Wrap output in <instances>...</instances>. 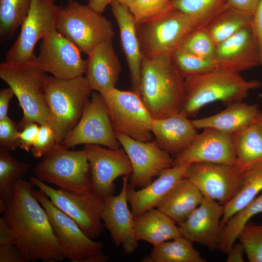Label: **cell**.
I'll list each match as a JSON object with an SVG mask.
<instances>
[{"mask_svg":"<svg viewBox=\"0 0 262 262\" xmlns=\"http://www.w3.org/2000/svg\"><path fill=\"white\" fill-rule=\"evenodd\" d=\"M192 164L174 165L162 170L158 177L147 186L139 190L128 183L127 196L134 216L157 208L173 186L185 178V173Z\"/></svg>","mask_w":262,"mask_h":262,"instance_id":"22","label":"cell"},{"mask_svg":"<svg viewBox=\"0 0 262 262\" xmlns=\"http://www.w3.org/2000/svg\"><path fill=\"white\" fill-rule=\"evenodd\" d=\"M214 60L218 68L239 73L259 65L258 48L250 26L217 45Z\"/></svg>","mask_w":262,"mask_h":262,"instance_id":"21","label":"cell"},{"mask_svg":"<svg viewBox=\"0 0 262 262\" xmlns=\"http://www.w3.org/2000/svg\"><path fill=\"white\" fill-rule=\"evenodd\" d=\"M250 27L258 48L259 65L262 66V0L253 14Z\"/></svg>","mask_w":262,"mask_h":262,"instance_id":"43","label":"cell"},{"mask_svg":"<svg viewBox=\"0 0 262 262\" xmlns=\"http://www.w3.org/2000/svg\"><path fill=\"white\" fill-rule=\"evenodd\" d=\"M38 179L76 194L93 189L91 170L85 150H71L57 143L34 168Z\"/></svg>","mask_w":262,"mask_h":262,"instance_id":"6","label":"cell"},{"mask_svg":"<svg viewBox=\"0 0 262 262\" xmlns=\"http://www.w3.org/2000/svg\"><path fill=\"white\" fill-rule=\"evenodd\" d=\"M30 181L56 207L74 220L89 238L94 240L101 235L103 230L101 217L103 198L93 189L76 195L54 189L35 176L31 177Z\"/></svg>","mask_w":262,"mask_h":262,"instance_id":"11","label":"cell"},{"mask_svg":"<svg viewBox=\"0 0 262 262\" xmlns=\"http://www.w3.org/2000/svg\"><path fill=\"white\" fill-rule=\"evenodd\" d=\"M32 0H0V41L10 40L21 26Z\"/></svg>","mask_w":262,"mask_h":262,"instance_id":"34","label":"cell"},{"mask_svg":"<svg viewBox=\"0 0 262 262\" xmlns=\"http://www.w3.org/2000/svg\"><path fill=\"white\" fill-rule=\"evenodd\" d=\"M245 253L243 245L240 242L234 244L228 252L227 262H244V255Z\"/></svg>","mask_w":262,"mask_h":262,"instance_id":"48","label":"cell"},{"mask_svg":"<svg viewBox=\"0 0 262 262\" xmlns=\"http://www.w3.org/2000/svg\"><path fill=\"white\" fill-rule=\"evenodd\" d=\"M57 143L56 132L49 124L40 125L38 135L31 152L35 157H42L50 151Z\"/></svg>","mask_w":262,"mask_h":262,"instance_id":"41","label":"cell"},{"mask_svg":"<svg viewBox=\"0 0 262 262\" xmlns=\"http://www.w3.org/2000/svg\"><path fill=\"white\" fill-rule=\"evenodd\" d=\"M116 0L119 2V3H121L122 4L128 7L133 0Z\"/></svg>","mask_w":262,"mask_h":262,"instance_id":"50","label":"cell"},{"mask_svg":"<svg viewBox=\"0 0 262 262\" xmlns=\"http://www.w3.org/2000/svg\"><path fill=\"white\" fill-rule=\"evenodd\" d=\"M256 123L259 124L262 127V112L261 111L258 114Z\"/></svg>","mask_w":262,"mask_h":262,"instance_id":"51","label":"cell"},{"mask_svg":"<svg viewBox=\"0 0 262 262\" xmlns=\"http://www.w3.org/2000/svg\"><path fill=\"white\" fill-rule=\"evenodd\" d=\"M110 5L118 27L120 43L129 67L132 90L139 94L143 53L137 24L127 6L115 0Z\"/></svg>","mask_w":262,"mask_h":262,"instance_id":"23","label":"cell"},{"mask_svg":"<svg viewBox=\"0 0 262 262\" xmlns=\"http://www.w3.org/2000/svg\"><path fill=\"white\" fill-rule=\"evenodd\" d=\"M34 185L17 181L2 213L15 244L27 262H58L65 258L48 214L36 198Z\"/></svg>","mask_w":262,"mask_h":262,"instance_id":"1","label":"cell"},{"mask_svg":"<svg viewBox=\"0 0 262 262\" xmlns=\"http://www.w3.org/2000/svg\"><path fill=\"white\" fill-rule=\"evenodd\" d=\"M260 111L257 105L240 101L215 115L191 120L196 129L210 128L234 134L256 123Z\"/></svg>","mask_w":262,"mask_h":262,"instance_id":"26","label":"cell"},{"mask_svg":"<svg viewBox=\"0 0 262 262\" xmlns=\"http://www.w3.org/2000/svg\"><path fill=\"white\" fill-rule=\"evenodd\" d=\"M87 55L84 77L92 90L101 93L115 88L121 66L112 40L99 44Z\"/></svg>","mask_w":262,"mask_h":262,"instance_id":"24","label":"cell"},{"mask_svg":"<svg viewBox=\"0 0 262 262\" xmlns=\"http://www.w3.org/2000/svg\"><path fill=\"white\" fill-rule=\"evenodd\" d=\"M157 208L134 217V230L138 241L147 242L153 246L182 236L179 226Z\"/></svg>","mask_w":262,"mask_h":262,"instance_id":"28","label":"cell"},{"mask_svg":"<svg viewBox=\"0 0 262 262\" xmlns=\"http://www.w3.org/2000/svg\"><path fill=\"white\" fill-rule=\"evenodd\" d=\"M193 242L181 236L153 246L142 262H206Z\"/></svg>","mask_w":262,"mask_h":262,"instance_id":"30","label":"cell"},{"mask_svg":"<svg viewBox=\"0 0 262 262\" xmlns=\"http://www.w3.org/2000/svg\"><path fill=\"white\" fill-rule=\"evenodd\" d=\"M223 213V205L203 196L199 205L184 222L178 225L181 235L210 250L218 248Z\"/></svg>","mask_w":262,"mask_h":262,"instance_id":"20","label":"cell"},{"mask_svg":"<svg viewBox=\"0 0 262 262\" xmlns=\"http://www.w3.org/2000/svg\"><path fill=\"white\" fill-rule=\"evenodd\" d=\"M47 73L36 56L25 62L0 64V78L13 90L23 111V117L17 125L19 131L30 123L50 124L45 98Z\"/></svg>","mask_w":262,"mask_h":262,"instance_id":"4","label":"cell"},{"mask_svg":"<svg viewBox=\"0 0 262 262\" xmlns=\"http://www.w3.org/2000/svg\"><path fill=\"white\" fill-rule=\"evenodd\" d=\"M100 94L115 132L141 141L152 140L153 118L139 94L115 87Z\"/></svg>","mask_w":262,"mask_h":262,"instance_id":"10","label":"cell"},{"mask_svg":"<svg viewBox=\"0 0 262 262\" xmlns=\"http://www.w3.org/2000/svg\"><path fill=\"white\" fill-rule=\"evenodd\" d=\"M229 7L253 15L260 0H227Z\"/></svg>","mask_w":262,"mask_h":262,"instance_id":"46","label":"cell"},{"mask_svg":"<svg viewBox=\"0 0 262 262\" xmlns=\"http://www.w3.org/2000/svg\"><path fill=\"white\" fill-rule=\"evenodd\" d=\"M18 126L9 117L0 120V146L9 151L19 147Z\"/></svg>","mask_w":262,"mask_h":262,"instance_id":"42","label":"cell"},{"mask_svg":"<svg viewBox=\"0 0 262 262\" xmlns=\"http://www.w3.org/2000/svg\"><path fill=\"white\" fill-rule=\"evenodd\" d=\"M262 191V164L242 173L241 187L234 197L224 205L220 225L223 228L228 220Z\"/></svg>","mask_w":262,"mask_h":262,"instance_id":"32","label":"cell"},{"mask_svg":"<svg viewBox=\"0 0 262 262\" xmlns=\"http://www.w3.org/2000/svg\"><path fill=\"white\" fill-rule=\"evenodd\" d=\"M238 239L243 245L249 262H262V224L248 223L241 231Z\"/></svg>","mask_w":262,"mask_h":262,"instance_id":"39","label":"cell"},{"mask_svg":"<svg viewBox=\"0 0 262 262\" xmlns=\"http://www.w3.org/2000/svg\"><path fill=\"white\" fill-rule=\"evenodd\" d=\"M57 31L87 55L99 44L112 40L115 34L109 20L75 0H67L61 8Z\"/></svg>","mask_w":262,"mask_h":262,"instance_id":"8","label":"cell"},{"mask_svg":"<svg viewBox=\"0 0 262 262\" xmlns=\"http://www.w3.org/2000/svg\"><path fill=\"white\" fill-rule=\"evenodd\" d=\"M34 195L46 211L65 259L71 262H106L103 244L89 238L78 225L56 207L39 190Z\"/></svg>","mask_w":262,"mask_h":262,"instance_id":"9","label":"cell"},{"mask_svg":"<svg viewBox=\"0 0 262 262\" xmlns=\"http://www.w3.org/2000/svg\"><path fill=\"white\" fill-rule=\"evenodd\" d=\"M31 164L12 157L0 147V199L7 202L15 184L26 175Z\"/></svg>","mask_w":262,"mask_h":262,"instance_id":"35","label":"cell"},{"mask_svg":"<svg viewBox=\"0 0 262 262\" xmlns=\"http://www.w3.org/2000/svg\"><path fill=\"white\" fill-rule=\"evenodd\" d=\"M262 213V193L235 213L222 228L218 247L228 253L243 228L254 215Z\"/></svg>","mask_w":262,"mask_h":262,"instance_id":"33","label":"cell"},{"mask_svg":"<svg viewBox=\"0 0 262 262\" xmlns=\"http://www.w3.org/2000/svg\"><path fill=\"white\" fill-rule=\"evenodd\" d=\"M60 144L68 148L79 145L121 147L100 93L92 92L78 123Z\"/></svg>","mask_w":262,"mask_h":262,"instance_id":"13","label":"cell"},{"mask_svg":"<svg viewBox=\"0 0 262 262\" xmlns=\"http://www.w3.org/2000/svg\"><path fill=\"white\" fill-rule=\"evenodd\" d=\"M129 175L124 176L121 190L103 198L101 217L109 231L113 244L122 246L124 252L133 253L138 246L134 230V217L129 209L127 189Z\"/></svg>","mask_w":262,"mask_h":262,"instance_id":"19","label":"cell"},{"mask_svg":"<svg viewBox=\"0 0 262 262\" xmlns=\"http://www.w3.org/2000/svg\"><path fill=\"white\" fill-rule=\"evenodd\" d=\"M184 80L171 53L143 55L139 94L153 119L180 112Z\"/></svg>","mask_w":262,"mask_h":262,"instance_id":"2","label":"cell"},{"mask_svg":"<svg viewBox=\"0 0 262 262\" xmlns=\"http://www.w3.org/2000/svg\"><path fill=\"white\" fill-rule=\"evenodd\" d=\"M179 47L200 57L214 59L216 46L204 27L190 34Z\"/></svg>","mask_w":262,"mask_h":262,"instance_id":"38","label":"cell"},{"mask_svg":"<svg viewBox=\"0 0 262 262\" xmlns=\"http://www.w3.org/2000/svg\"><path fill=\"white\" fill-rule=\"evenodd\" d=\"M61 8L55 0H32L19 34L7 51L4 62L19 63L35 57L34 49L37 42L57 30Z\"/></svg>","mask_w":262,"mask_h":262,"instance_id":"12","label":"cell"},{"mask_svg":"<svg viewBox=\"0 0 262 262\" xmlns=\"http://www.w3.org/2000/svg\"><path fill=\"white\" fill-rule=\"evenodd\" d=\"M83 149L90 165L92 188L102 198L114 194V181L118 177L132 173L131 161L122 147L85 145Z\"/></svg>","mask_w":262,"mask_h":262,"instance_id":"17","label":"cell"},{"mask_svg":"<svg viewBox=\"0 0 262 262\" xmlns=\"http://www.w3.org/2000/svg\"><path fill=\"white\" fill-rule=\"evenodd\" d=\"M36 59L46 72L57 78H74L85 72L86 61L81 51L57 30L41 39Z\"/></svg>","mask_w":262,"mask_h":262,"instance_id":"16","label":"cell"},{"mask_svg":"<svg viewBox=\"0 0 262 262\" xmlns=\"http://www.w3.org/2000/svg\"><path fill=\"white\" fill-rule=\"evenodd\" d=\"M92 91L83 76L68 79L48 76L45 98L60 143L78 123Z\"/></svg>","mask_w":262,"mask_h":262,"instance_id":"5","label":"cell"},{"mask_svg":"<svg viewBox=\"0 0 262 262\" xmlns=\"http://www.w3.org/2000/svg\"><path fill=\"white\" fill-rule=\"evenodd\" d=\"M0 262H27L21 251L12 243L0 246Z\"/></svg>","mask_w":262,"mask_h":262,"instance_id":"45","label":"cell"},{"mask_svg":"<svg viewBox=\"0 0 262 262\" xmlns=\"http://www.w3.org/2000/svg\"><path fill=\"white\" fill-rule=\"evenodd\" d=\"M252 16L227 6L204 28L216 46L242 29L249 27Z\"/></svg>","mask_w":262,"mask_h":262,"instance_id":"31","label":"cell"},{"mask_svg":"<svg viewBox=\"0 0 262 262\" xmlns=\"http://www.w3.org/2000/svg\"><path fill=\"white\" fill-rule=\"evenodd\" d=\"M203 198L198 188L184 178L173 186L157 208L180 225L199 205Z\"/></svg>","mask_w":262,"mask_h":262,"instance_id":"27","label":"cell"},{"mask_svg":"<svg viewBox=\"0 0 262 262\" xmlns=\"http://www.w3.org/2000/svg\"><path fill=\"white\" fill-rule=\"evenodd\" d=\"M209 22L171 5L158 16L137 24L143 55L171 53L190 34Z\"/></svg>","mask_w":262,"mask_h":262,"instance_id":"7","label":"cell"},{"mask_svg":"<svg viewBox=\"0 0 262 262\" xmlns=\"http://www.w3.org/2000/svg\"><path fill=\"white\" fill-rule=\"evenodd\" d=\"M13 90L9 87L0 91V120L8 116L9 102L14 96Z\"/></svg>","mask_w":262,"mask_h":262,"instance_id":"47","label":"cell"},{"mask_svg":"<svg viewBox=\"0 0 262 262\" xmlns=\"http://www.w3.org/2000/svg\"><path fill=\"white\" fill-rule=\"evenodd\" d=\"M236 161L233 134L207 128L197 133L186 148L174 156L173 166L197 163L235 165Z\"/></svg>","mask_w":262,"mask_h":262,"instance_id":"18","label":"cell"},{"mask_svg":"<svg viewBox=\"0 0 262 262\" xmlns=\"http://www.w3.org/2000/svg\"><path fill=\"white\" fill-rule=\"evenodd\" d=\"M261 84L257 80L245 79L239 73L219 68L185 76L180 112L189 118L212 102L220 101L229 105L242 101Z\"/></svg>","mask_w":262,"mask_h":262,"instance_id":"3","label":"cell"},{"mask_svg":"<svg viewBox=\"0 0 262 262\" xmlns=\"http://www.w3.org/2000/svg\"><path fill=\"white\" fill-rule=\"evenodd\" d=\"M114 0H89L87 5L95 11L101 14Z\"/></svg>","mask_w":262,"mask_h":262,"instance_id":"49","label":"cell"},{"mask_svg":"<svg viewBox=\"0 0 262 262\" xmlns=\"http://www.w3.org/2000/svg\"><path fill=\"white\" fill-rule=\"evenodd\" d=\"M171 0H133L128 6L136 24L161 15L171 6Z\"/></svg>","mask_w":262,"mask_h":262,"instance_id":"40","label":"cell"},{"mask_svg":"<svg viewBox=\"0 0 262 262\" xmlns=\"http://www.w3.org/2000/svg\"><path fill=\"white\" fill-rule=\"evenodd\" d=\"M151 131L158 146L174 156L186 148L198 133L192 120L180 112L153 119Z\"/></svg>","mask_w":262,"mask_h":262,"instance_id":"25","label":"cell"},{"mask_svg":"<svg viewBox=\"0 0 262 262\" xmlns=\"http://www.w3.org/2000/svg\"><path fill=\"white\" fill-rule=\"evenodd\" d=\"M235 167L240 173L262 164V127L255 123L233 134Z\"/></svg>","mask_w":262,"mask_h":262,"instance_id":"29","label":"cell"},{"mask_svg":"<svg viewBox=\"0 0 262 262\" xmlns=\"http://www.w3.org/2000/svg\"><path fill=\"white\" fill-rule=\"evenodd\" d=\"M39 126L37 123H30L24 126L19 134V147L29 151L34 144L39 131Z\"/></svg>","mask_w":262,"mask_h":262,"instance_id":"44","label":"cell"},{"mask_svg":"<svg viewBox=\"0 0 262 262\" xmlns=\"http://www.w3.org/2000/svg\"><path fill=\"white\" fill-rule=\"evenodd\" d=\"M185 178L192 182L204 196L224 206L239 191L242 173L235 165L197 163L190 166Z\"/></svg>","mask_w":262,"mask_h":262,"instance_id":"14","label":"cell"},{"mask_svg":"<svg viewBox=\"0 0 262 262\" xmlns=\"http://www.w3.org/2000/svg\"><path fill=\"white\" fill-rule=\"evenodd\" d=\"M173 7L210 21L227 6V0H171Z\"/></svg>","mask_w":262,"mask_h":262,"instance_id":"37","label":"cell"},{"mask_svg":"<svg viewBox=\"0 0 262 262\" xmlns=\"http://www.w3.org/2000/svg\"><path fill=\"white\" fill-rule=\"evenodd\" d=\"M171 54L176 66L184 77L218 68L214 59L200 57L180 47Z\"/></svg>","mask_w":262,"mask_h":262,"instance_id":"36","label":"cell"},{"mask_svg":"<svg viewBox=\"0 0 262 262\" xmlns=\"http://www.w3.org/2000/svg\"><path fill=\"white\" fill-rule=\"evenodd\" d=\"M115 134L131 161L130 184L135 188L147 186L162 170L173 166L174 158L154 140L141 141L119 132Z\"/></svg>","mask_w":262,"mask_h":262,"instance_id":"15","label":"cell"}]
</instances>
